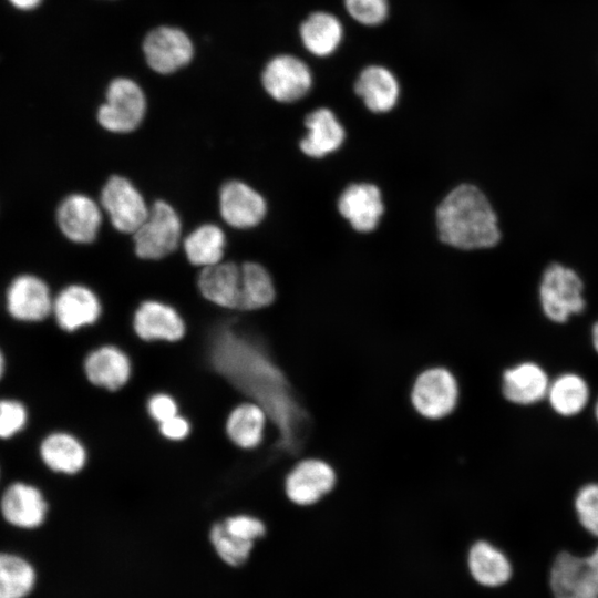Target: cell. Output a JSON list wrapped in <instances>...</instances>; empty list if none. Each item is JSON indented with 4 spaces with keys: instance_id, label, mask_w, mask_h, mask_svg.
I'll use <instances>...</instances> for the list:
<instances>
[{
    "instance_id": "obj_34",
    "label": "cell",
    "mask_w": 598,
    "mask_h": 598,
    "mask_svg": "<svg viewBox=\"0 0 598 598\" xmlns=\"http://www.w3.org/2000/svg\"><path fill=\"white\" fill-rule=\"evenodd\" d=\"M221 522L229 534L241 540L255 543L256 539L264 537L266 534L264 522L250 514L229 515Z\"/></svg>"
},
{
    "instance_id": "obj_13",
    "label": "cell",
    "mask_w": 598,
    "mask_h": 598,
    "mask_svg": "<svg viewBox=\"0 0 598 598\" xmlns=\"http://www.w3.org/2000/svg\"><path fill=\"white\" fill-rule=\"evenodd\" d=\"M266 91L279 102H292L302 97L311 87L309 68L292 55L272 59L262 74Z\"/></svg>"
},
{
    "instance_id": "obj_22",
    "label": "cell",
    "mask_w": 598,
    "mask_h": 598,
    "mask_svg": "<svg viewBox=\"0 0 598 598\" xmlns=\"http://www.w3.org/2000/svg\"><path fill=\"white\" fill-rule=\"evenodd\" d=\"M58 224L72 241L86 244L95 239L101 226V210L87 196L66 197L58 209Z\"/></svg>"
},
{
    "instance_id": "obj_25",
    "label": "cell",
    "mask_w": 598,
    "mask_h": 598,
    "mask_svg": "<svg viewBox=\"0 0 598 598\" xmlns=\"http://www.w3.org/2000/svg\"><path fill=\"white\" fill-rule=\"evenodd\" d=\"M338 207L341 215L359 231L374 229L383 213L380 190L371 184L350 185L341 194Z\"/></svg>"
},
{
    "instance_id": "obj_9",
    "label": "cell",
    "mask_w": 598,
    "mask_h": 598,
    "mask_svg": "<svg viewBox=\"0 0 598 598\" xmlns=\"http://www.w3.org/2000/svg\"><path fill=\"white\" fill-rule=\"evenodd\" d=\"M550 379L539 362L523 360L502 372L501 392L511 404L534 406L545 402Z\"/></svg>"
},
{
    "instance_id": "obj_27",
    "label": "cell",
    "mask_w": 598,
    "mask_h": 598,
    "mask_svg": "<svg viewBox=\"0 0 598 598\" xmlns=\"http://www.w3.org/2000/svg\"><path fill=\"white\" fill-rule=\"evenodd\" d=\"M307 136L300 142L302 152L311 157H321L336 151L342 143L344 131L328 109H318L306 118Z\"/></svg>"
},
{
    "instance_id": "obj_7",
    "label": "cell",
    "mask_w": 598,
    "mask_h": 598,
    "mask_svg": "<svg viewBox=\"0 0 598 598\" xmlns=\"http://www.w3.org/2000/svg\"><path fill=\"white\" fill-rule=\"evenodd\" d=\"M82 367L89 384L111 393L123 390L134 372L131 354L113 343L100 344L89 351Z\"/></svg>"
},
{
    "instance_id": "obj_1",
    "label": "cell",
    "mask_w": 598,
    "mask_h": 598,
    "mask_svg": "<svg viewBox=\"0 0 598 598\" xmlns=\"http://www.w3.org/2000/svg\"><path fill=\"white\" fill-rule=\"evenodd\" d=\"M207 355L210 369L238 394L260 404L277 430L279 446L296 447L301 410L279 367L251 338L224 327L214 336Z\"/></svg>"
},
{
    "instance_id": "obj_37",
    "label": "cell",
    "mask_w": 598,
    "mask_h": 598,
    "mask_svg": "<svg viewBox=\"0 0 598 598\" xmlns=\"http://www.w3.org/2000/svg\"><path fill=\"white\" fill-rule=\"evenodd\" d=\"M28 420L24 405L16 400H0V439H9L20 432Z\"/></svg>"
},
{
    "instance_id": "obj_30",
    "label": "cell",
    "mask_w": 598,
    "mask_h": 598,
    "mask_svg": "<svg viewBox=\"0 0 598 598\" xmlns=\"http://www.w3.org/2000/svg\"><path fill=\"white\" fill-rule=\"evenodd\" d=\"M225 244L223 230L216 225L206 224L185 238L184 250L192 264L208 267L221 261Z\"/></svg>"
},
{
    "instance_id": "obj_8",
    "label": "cell",
    "mask_w": 598,
    "mask_h": 598,
    "mask_svg": "<svg viewBox=\"0 0 598 598\" xmlns=\"http://www.w3.org/2000/svg\"><path fill=\"white\" fill-rule=\"evenodd\" d=\"M145 97L138 85L128 79L114 80L106 92V102L99 109L100 124L111 132L135 130L145 114Z\"/></svg>"
},
{
    "instance_id": "obj_23",
    "label": "cell",
    "mask_w": 598,
    "mask_h": 598,
    "mask_svg": "<svg viewBox=\"0 0 598 598\" xmlns=\"http://www.w3.org/2000/svg\"><path fill=\"white\" fill-rule=\"evenodd\" d=\"M198 287L205 299L233 310H240L241 269L234 262H218L204 267Z\"/></svg>"
},
{
    "instance_id": "obj_11",
    "label": "cell",
    "mask_w": 598,
    "mask_h": 598,
    "mask_svg": "<svg viewBox=\"0 0 598 598\" xmlns=\"http://www.w3.org/2000/svg\"><path fill=\"white\" fill-rule=\"evenodd\" d=\"M334 484L336 473L330 464L318 458H306L287 473L283 491L291 503L307 506L320 501Z\"/></svg>"
},
{
    "instance_id": "obj_6",
    "label": "cell",
    "mask_w": 598,
    "mask_h": 598,
    "mask_svg": "<svg viewBox=\"0 0 598 598\" xmlns=\"http://www.w3.org/2000/svg\"><path fill=\"white\" fill-rule=\"evenodd\" d=\"M457 400V381L451 371L442 367L422 371L411 391L413 408L430 420L447 416L455 409Z\"/></svg>"
},
{
    "instance_id": "obj_39",
    "label": "cell",
    "mask_w": 598,
    "mask_h": 598,
    "mask_svg": "<svg viewBox=\"0 0 598 598\" xmlns=\"http://www.w3.org/2000/svg\"><path fill=\"white\" fill-rule=\"evenodd\" d=\"M16 7L20 9H31L37 7L41 0H10Z\"/></svg>"
},
{
    "instance_id": "obj_31",
    "label": "cell",
    "mask_w": 598,
    "mask_h": 598,
    "mask_svg": "<svg viewBox=\"0 0 598 598\" xmlns=\"http://www.w3.org/2000/svg\"><path fill=\"white\" fill-rule=\"evenodd\" d=\"M241 269L240 310H258L275 299V288L267 270L256 262H245Z\"/></svg>"
},
{
    "instance_id": "obj_2",
    "label": "cell",
    "mask_w": 598,
    "mask_h": 598,
    "mask_svg": "<svg viewBox=\"0 0 598 598\" xmlns=\"http://www.w3.org/2000/svg\"><path fill=\"white\" fill-rule=\"evenodd\" d=\"M436 220L441 239L456 248H487L499 240L497 217L485 195L472 185L454 188L440 204Z\"/></svg>"
},
{
    "instance_id": "obj_24",
    "label": "cell",
    "mask_w": 598,
    "mask_h": 598,
    "mask_svg": "<svg viewBox=\"0 0 598 598\" xmlns=\"http://www.w3.org/2000/svg\"><path fill=\"white\" fill-rule=\"evenodd\" d=\"M43 463L53 472L76 475L87 465L89 452L83 442L69 432H53L40 446Z\"/></svg>"
},
{
    "instance_id": "obj_3",
    "label": "cell",
    "mask_w": 598,
    "mask_h": 598,
    "mask_svg": "<svg viewBox=\"0 0 598 598\" xmlns=\"http://www.w3.org/2000/svg\"><path fill=\"white\" fill-rule=\"evenodd\" d=\"M548 587L551 598H598V540L586 553L559 549L549 566Z\"/></svg>"
},
{
    "instance_id": "obj_19",
    "label": "cell",
    "mask_w": 598,
    "mask_h": 598,
    "mask_svg": "<svg viewBox=\"0 0 598 598\" xmlns=\"http://www.w3.org/2000/svg\"><path fill=\"white\" fill-rule=\"evenodd\" d=\"M467 565L473 579L486 588H501L508 585L515 573L512 558L493 543L475 542L467 556Z\"/></svg>"
},
{
    "instance_id": "obj_4",
    "label": "cell",
    "mask_w": 598,
    "mask_h": 598,
    "mask_svg": "<svg viewBox=\"0 0 598 598\" xmlns=\"http://www.w3.org/2000/svg\"><path fill=\"white\" fill-rule=\"evenodd\" d=\"M539 299L544 315L555 323L567 322L571 316L582 312L586 306L580 278L559 264H553L545 270Z\"/></svg>"
},
{
    "instance_id": "obj_28",
    "label": "cell",
    "mask_w": 598,
    "mask_h": 598,
    "mask_svg": "<svg viewBox=\"0 0 598 598\" xmlns=\"http://www.w3.org/2000/svg\"><path fill=\"white\" fill-rule=\"evenodd\" d=\"M342 24L328 12H313L300 27V37L305 48L315 55L326 56L333 53L342 40Z\"/></svg>"
},
{
    "instance_id": "obj_36",
    "label": "cell",
    "mask_w": 598,
    "mask_h": 598,
    "mask_svg": "<svg viewBox=\"0 0 598 598\" xmlns=\"http://www.w3.org/2000/svg\"><path fill=\"white\" fill-rule=\"evenodd\" d=\"M349 14L365 25H377L388 16L386 0H344Z\"/></svg>"
},
{
    "instance_id": "obj_38",
    "label": "cell",
    "mask_w": 598,
    "mask_h": 598,
    "mask_svg": "<svg viewBox=\"0 0 598 598\" xmlns=\"http://www.w3.org/2000/svg\"><path fill=\"white\" fill-rule=\"evenodd\" d=\"M158 434L172 443H181L187 440L193 432V423L189 417L179 413L163 423L156 425Z\"/></svg>"
},
{
    "instance_id": "obj_29",
    "label": "cell",
    "mask_w": 598,
    "mask_h": 598,
    "mask_svg": "<svg viewBox=\"0 0 598 598\" xmlns=\"http://www.w3.org/2000/svg\"><path fill=\"white\" fill-rule=\"evenodd\" d=\"M37 571L23 557L0 553V598H27L34 589Z\"/></svg>"
},
{
    "instance_id": "obj_41",
    "label": "cell",
    "mask_w": 598,
    "mask_h": 598,
    "mask_svg": "<svg viewBox=\"0 0 598 598\" xmlns=\"http://www.w3.org/2000/svg\"><path fill=\"white\" fill-rule=\"evenodd\" d=\"M594 417L598 424V396L595 400L594 406H592Z\"/></svg>"
},
{
    "instance_id": "obj_18",
    "label": "cell",
    "mask_w": 598,
    "mask_h": 598,
    "mask_svg": "<svg viewBox=\"0 0 598 598\" xmlns=\"http://www.w3.org/2000/svg\"><path fill=\"white\" fill-rule=\"evenodd\" d=\"M0 508L10 525L33 529L45 520L48 503L35 486L19 482L10 485L3 493Z\"/></svg>"
},
{
    "instance_id": "obj_26",
    "label": "cell",
    "mask_w": 598,
    "mask_h": 598,
    "mask_svg": "<svg viewBox=\"0 0 598 598\" xmlns=\"http://www.w3.org/2000/svg\"><path fill=\"white\" fill-rule=\"evenodd\" d=\"M354 90L371 111L381 113L395 105L400 87L390 70L371 65L360 73Z\"/></svg>"
},
{
    "instance_id": "obj_40",
    "label": "cell",
    "mask_w": 598,
    "mask_h": 598,
    "mask_svg": "<svg viewBox=\"0 0 598 598\" xmlns=\"http://www.w3.org/2000/svg\"><path fill=\"white\" fill-rule=\"evenodd\" d=\"M590 340L592 349L598 355V321H596L591 328Z\"/></svg>"
},
{
    "instance_id": "obj_33",
    "label": "cell",
    "mask_w": 598,
    "mask_h": 598,
    "mask_svg": "<svg viewBox=\"0 0 598 598\" xmlns=\"http://www.w3.org/2000/svg\"><path fill=\"white\" fill-rule=\"evenodd\" d=\"M209 540L217 555L230 566L244 564L254 547V543L241 540L229 534L221 520L212 525Z\"/></svg>"
},
{
    "instance_id": "obj_42",
    "label": "cell",
    "mask_w": 598,
    "mask_h": 598,
    "mask_svg": "<svg viewBox=\"0 0 598 598\" xmlns=\"http://www.w3.org/2000/svg\"><path fill=\"white\" fill-rule=\"evenodd\" d=\"M3 371H4V359H3L2 352L0 351V379L3 374Z\"/></svg>"
},
{
    "instance_id": "obj_12",
    "label": "cell",
    "mask_w": 598,
    "mask_h": 598,
    "mask_svg": "<svg viewBox=\"0 0 598 598\" xmlns=\"http://www.w3.org/2000/svg\"><path fill=\"white\" fill-rule=\"evenodd\" d=\"M132 326L136 337L145 343H177L186 334L183 317L175 308L158 300L142 302L134 312Z\"/></svg>"
},
{
    "instance_id": "obj_32",
    "label": "cell",
    "mask_w": 598,
    "mask_h": 598,
    "mask_svg": "<svg viewBox=\"0 0 598 598\" xmlns=\"http://www.w3.org/2000/svg\"><path fill=\"white\" fill-rule=\"evenodd\" d=\"M573 513L579 528L598 540V482L580 485L573 497Z\"/></svg>"
},
{
    "instance_id": "obj_17",
    "label": "cell",
    "mask_w": 598,
    "mask_h": 598,
    "mask_svg": "<svg viewBox=\"0 0 598 598\" xmlns=\"http://www.w3.org/2000/svg\"><path fill=\"white\" fill-rule=\"evenodd\" d=\"M7 307L10 315L21 321H41L53 308L48 286L38 277L22 275L17 277L7 292Z\"/></svg>"
},
{
    "instance_id": "obj_15",
    "label": "cell",
    "mask_w": 598,
    "mask_h": 598,
    "mask_svg": "<svg viewBox=\"0 0 598 598\" xmlns=\"http://www.w3.org/2000/svg\"><path fill=\"white\" fill-rule=\"evenodd\" d=\"M144 52L153 70L171 73L190 61L193 45L179 29L161 27L146 37Z\"/></svg>"
},
{
    "instance_id": "obj_16",
    "label": "cell",
    "mask_w": 598,
    "mask_h": 598,
    "mask_svg": "<svg viewBox=\"0 0 598 598\" xmlns=\"http://www.w3.org/2000/svg\"><path fill=\"white\" fill-rule=\"evenodd\" d=\"M52 312L62 330L74 332L94 324L101 317L102 306L92 290L73 285L63 289L53 300Z\"/></svg>"
},
{
    "instance_id": "obj_10",
    "label": "cell",
    "mask_w": 598,
    "mask_h": 598,
    "mask_svg": "<svg viewBox=\"0 0 598 598\" xmlns=\"http://www.w3.org/2000/svg\"><path fill=\"white\" fill-rule=\"evenodd\" d=\"M101 204L113 226L133 234L143 224L148 208L132 183L122 176H112L102 189Z\"/></svg>"
},
{
    "instance_id": "obj_14",
    "label": "cell",
    "mask_w": 598,
    "mask_h": 598,
    "mask_svg": "<svg viewBox=\"0 0 598 598\" xmlns=\"http://www.w3.org/2000/svg\"><path fill=\"white\" fill-rule=\"evenodd\" d=\"M268 422L266 410L255 401L240 400L227 413L224 431L228 441L237 448L252 452L265 441Z\"/></svg>"
},
{
    "instance_id": "obj_35",
    "label": "cell",
    "mask_w": 598,
    "mask_h": 598,
    "mask_svg": "<svg viewBox=\"0 0 598 598\" xmlns=\"http://www.w3.org/2000/svg\"><path fill=\"white\" fill-rule=\"evenodd\" d=\"M145 412L156 424L181 413V404L177 398L168 391L158 390L151 393L145 401Z\"/></svg>"
},
{
    "instance_id": "obj_21",
    "label": "cell",
    "mask_w": 598,
    "mask_h": 598,
    "mask_svg": "<svg viewBox=\"0 0 598 598\" xmlns=\"http://www.w3.org/2000/svg\"><path fill=\"white\" fill-rule=\"evenodd\" d=\"M591 401L588 380L576 371H564L550 379L545 402L558 416L580 415Z\"/></svg>"
},
{
    "instance_id": "obj_20",
    "label": "cell",
    "mask_w": 598,
    "mask_h": 598,
    "mask_svg": "<svg viewBox=\"0 0 598 598\" xmlns=\"http://www.w3.org/2000/svg\"><path fill=\"white\" fill-rule=\"evenodd\" d=\"M219 208L223 218L230 226L250 228L262 220L266 202L247 184L233 181L225 184L220 190Z\"/></svg>"
},
{
    "instance_id": "obj_5",
    "label": "cell",
    "mask_w": 598,
    "mask_h": 598,
    "mask_svg": "<svg viewBox=\"0 0 598 598\" xmlns=\"http://www.w3.org/2000/svg\"><path fill=\"white\" fill-rule=\"evenodd\" d=\"M181 220L171 205L163 200L154 203L143 224L133 233L135 251L144 259H159L178 245Z\"/></svg>"
}]
</instances>
